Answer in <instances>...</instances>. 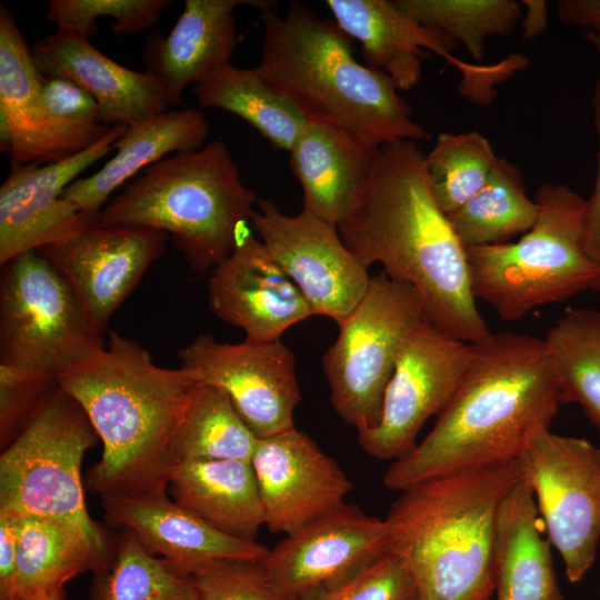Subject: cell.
<instances>
[{"label": "cell", "instance_id": "1", "mask_svg": "<svg viewBox=\"0 0 600 600\" xmlns=\"http://www.w3.org/2000/svg\"><path fill=\"white\" fill-rule=\"evenodd\" d=\"M337 228L363 267L379 262L391 279L414 288L432 324L467 343L491 334L471 290L466 248L430 193L424 154L414 141L378 148Z\"/></svg>", "mask_w": 600, "mask_h": 600}, {"label": "cell", "instance_id": "2", "mask_svg": "<svg viewBox=\"0 0 600 600\" xmlns=\"http://www.w3.org/2000/svg\"><path fill=\"white\" fill-rule=\"evenodd\" d=\"M562 402L543 340L511 331L471 343L467 371L427 437L391 462L384 487L418 482L520 459L550 429Z\"/></svg>", "mask_w": 600, "mask_h": 600}, {"label": "cell", "instance_id": "3", "mask_svg": "<svg viewBox=\"0 0 600 600\" xmlns=\"http://www.w3.org/2000/svg\"><path fill=\"white\" fill-rule=\"evenodd\" d=\"M83 409L103 450L88 474L101 497L166 496L177 467L173 440L201 382L183 368L154 364L114 331L108 342L57 376Z\"/></svg>", "mask_w": 600, "mask_h": 600}, {"label": "cell", "instance_id": "4", "mask_svg": "<svg viewBox=\"0 0 600 600\" xmlns=\"http://www.w3.org/2000/svg\"><path fill=\"white\" fill-rule=\"evenodd\" d=\"M523 478L520 459L432 478L400 491L383 518L386 551L418 600H489L499 507Z\"/></svg>", "mask_w": 600, "mask_h": 600}, {"label": "cell", "instance_id": "5", "mask_svg": "<svg viewBox=\"0 0 600 600\" xmlns=\"http://www.w3.org/2000/svg\"><path fill=\"white\" fill-rule=\"evenodd\" d=\"M261 12L263 42L257 67L308 119L339 127L380 147L429 139L411 107L382 72L361 64L334 20L291 2L283 16Z\"/></svg>", "mask_w": 600, "mask_h": 600}, {"label": "cell", "instance_id": "6", "mask_svg": "<svg viewBox=\"0 0 600 600\" xmlns=\"http://www.w3.org/2000/svg\"><path fill=\"white\" fill-rule=\"evenodd\" d=\"M258 199L218 137L144 169L102 208L96 222L168 232L189 266L204 273L232 253Z\"/></svg>", "mask_w": 600, "mask_h": 600}, {"label": "cell", "instance_id": "7", "mask_svg": "<svg viewBox=\"0 0 600 600\" xmlns=\"http://www.w3.org/2000/svg\"><path fill=\"white\" fill-rule=\"evenodd\" d=\"M533 227L514 242L466 248L470 286L506 321L581 292H600V263L583 243L586 199L566 184L536 192Z\"/></svg>", "mask_w": 600, "mask_h": 600}, {"label": "cell", "instance_id": "8", "mask_svg": "<svg viewBox=\"0 0 600 600\" xmlns=\"http://www.w3.org/2000/svg\"><path fill=\"white\" fill-rule=\"evenodd\" d=\"M99 437L80 404L57 383L0 457V510L70 521L101 547L86 507L81 463Z\"/></svg>", "mask_w": 600, "mask_h": 600}, {"label": "cell", "instance_id": "9", "mask_svg": "<svg viewBox=\"0 0 600 600\" xmlns=\"http://www.w3.org/2000/svg\"><path fill=\"white\" fill-rule=\"evenodd\" d=\"M426 320L414 288L382 270L371 277L363 299L338 324L339 336L326 351L322 369L333 409L357 432L379 423L401 349Z\"/></svg>", "mask_w": 600, "mask_h": 600}, {"label": "cell", "instance_id": "10", "mask_svg": "<svg viewBox=\"0 0 600 600\" xmlns=\"http://www.w3.org/2000/svg\"><path fill=\"white\" fill-rule=\"evenodd\" d=\"M2 267L0 363L58 376L104 347L68 281L37 250Z\"/></svg>", "mask_w": 600, "mask_h": 600}, {"label": "cell", "instance_id": "11", "mask_svg": "<svg viewBox=\"0 0 600 600\" xmlns=\"http://www.w3.org/2000/svg\"><path fill=\"white\" fill-rule=\"evenodd\" d=\"M520 461L547 537L562 558L568 580L579 582L600 544V447L544 429Z\"/></svg>", "mask_w": 600, "mask_h": 600}, {"label": "cell", "instance_id": "12", "mask_svg": "<svg viewBox=\"0 0 600 600\" xmlns=\"http://www.w3.org/2000/svg\"><path fill=\"white\" fill-rule=\"evenodd\" d=\"M471 358V343L429 320L406 340L384 392L379 423L358 432L363 451L379 460L409 453L426 421L439 414L456 393Z\"/></svg>", "mask_w": 600, "mask_h": 600}, {"label": "cell", "instance_id": "13", "mask_svg": "<svg viewBox=\"0 0 600 600\" xmlns=\"http://www.w3.org/2000/svg\"><path fill=\"white\" fill-rule=\"evenodd\" d=\"M250 222L313 314L340 324L363 299L371 277L346 247L336 226L304 207L288 216L270 199H258Z\"/></svg>", "mask_w": 600, "mask_h": 600}, {"label": "cell", "instance_id": "14", "mask_svg": "<svg viewBox=\"0 0 600 600\" xmlns=\"http://www.w3.org/2000/svg\"><path fill=\"white\" fill-rule=\"evenodd\" d=\"M178 358L201 383L223 390L259 439L294 428L301 394L294 356L280 340L222 343L199 334Z\"/></svg>", "mask_w": 600, "mask_h": 600}, {"label": "cell", "instance_id": "15", "mask_svg": "<svg viewBox=\"0 0 600 600\" xmlns=\"http://www.w3.org/2000/svg\"><path fill=\"white\" fill-rule=\"evenodd\" d=\"M386 540L383 519L344 503L284 536L261 562L286 600H312L386 554Z\"/></svg>", "mask_w": 600, "mask_h": 600}, {"label": "cell", "instance_id": "16", "mask_svg": "<svg viewBox=\"0 0 600 600\" xmlns=\"http://www.w3.org/2000/svg\"><path fill=\"white\" fill-rule=\"evenodd\" d=\"M163 231L93 222L73 237L37 249L68 281L100 338L116 310L166 249Z\"/></svg>", "mask_w": 600, "mask_h": 600}, {"label": "cell", "instance_id": "17", "mask_svg": "<svg viewBox=\"0 0 600 600\" xmlns=\"http://www.w3.org/2000/svg\"><path fill=\"white\" fill-rule=\"evenodd\" d=\"M127 126H111L89 148L47 164H12L0 187V263L60 242L91 226L96 219L61 198L63 190L91 164L114 150Z\"/></svg>", "mask_w": 600, "mask_h": 600}, {"label": "cell", "instance_id": "18", "mask_svg": "<svg viewBox=\"0 0 600 600\" xmlns=\"http://www.w3.org/2000/svg\"><path fill=\"white\" fill-rule=\"evenodd\" d=\"M251 464L272 533H293L333 512L353 489L337 461L296 427L259 439Z\"/></svg>", "mask_w": 600, "mask_h": 600}, {"label": "cell", "instance_id": "19", "mask_svg": "<svg viewBox=\"0 0 600 600\" xmlns=\"http://www.w3.org/2000/svg\"><path fill=\"white\" fill-rule=\"evenodd\" d=\"M211 311L251 341H277L313 314L298 287L260 240L241 232L232 253L211 270Z\"/></svg>", "mask_w": 600, "mask_h": 600}, {"label": "cell", "instance_id": "20", "mask_svg": "<svg viewBox=\"0 0 600 600\" xmlns=\"http://www.w3.org/2000/svg\"><path fill=\"white\" fill-rule=\"evenodd\" d=\"M340 29L357 40L369 68L384 73L399 91L416 87L422 74V63L433 51L454 64L473 82V88H488L498 74L497 66H472L457 59L452 51L459 46L446 34L429 29L389 0H327Z\"/></svg>", "mask_w": 600, "mask_h": 600}, {"label": "cell", "instance_id": "21", "mask_svg": "<svg viewBox=\"0 0 600 600\" xmlns=\"http://www.w3.org/2000/svg\"><path fill=\"white\" fill-rule=\"evenodd\" d=\"M43 77L74 81L98 103L107 126H131L168 111L164 84L156 76L126 68L80 34L56 29L30 48Z\"/></svg>", "mask_w": 600, "mask_h": 600}, {"label": "cell", "instance_id": "22", "mask_svg": "<svg viewBox=\"0 0 600 600\" xmlns=\"http://www.w3.org/2000/svg\"><path fill=\"white\" fill-rule=\"evenodd\" d=\"M42 80L16 16L1 4L0 147L12 164L50 163L80 152L47 114Z\"/></svg>", "mask_w": 600, "mask_h": 600}, {"label": "cell", "instance_id": "23", "mask_svg": "<svg viewBox=\"0 0 600 600\" xmlns=\"http://www.w3.org/2000/svg\"><path fill=\"white\" fill-rule=\"evenodd\" d=\"M110 523L133 533L152 554L189 576L221 559H262L268 550L257 541L230 537L214 529L167 494L152 498L102 497Z\"/></svg>", "mask_w": 600, "mask_h": 600}, {"label": "cell", "instance_id": "24", "mask_svg": "<svg viewBox=\"0 0 600 600\" xmlns=\"http://www.w3.org/2000/svg\"><path fill=\"white\" fill-rule=\"evenodd\" d=\"M266 0H187L170 32L149 36L143 49L146 71L164 84L169 106H182L186 88L197 84L217 68L230 63L237 42L234 9Z\"/></svg>", "mask_w": 600, "mask_h": 600}, {"label": "cell", "instance_id": "25", "mask_svg": "<svg viewBox=\"0 0 600 600\" xmlns=\"http://www.w3.org/2000/svg\"><path fill=\"white\" fill-rule=\"evenodd\" d=\"M378 148L339 127L308 121L290 150L303 207L337 227L362 190Z\"/></svg>", "mask_w": 600, "mask_h": 600}, {"label": "cell", "instance_id": "26", "mask_svg": "<svg viewBox=\"0 0 600 600\" xmlns=\"http://www.w3.org/2000/svg\"><path fill=\"white\" fill-rule=\"evenodd\" d=\"M208 133L206 116L193 108L166 111L128 126L113 146V157L93 174L69 184L61 198L96 219L120 186L169 156L201 149Z\"/></svg>", "mask_w": 600, "mask_h": 600}, {"label": "cell", "instance_id": "27", "mask_svg": "<svg viewBox=\"0 0 600 600\" xmlns=\"http://www.w3.org/2000/svg\"><path fill=\"white\" fill-rule=\"evenodd\" d=\"M542 528L532 489L523 477L498 510L493 546L497 600H564Z\"/></svg>", "mask_w": 600, "mask_h": 600}, {"label": "cell", "instance_id": "28", "mask_svg": "<svg viewBox=\"0 0 600 600\" xmlns=\"http://www.w3.org/2000/svg\"><path fill=\"white\" fill-rule=\"evenodd\" d=\"M173 501L230 537L256 541L264 514L250 461L177 464L169 483Z\"/></svg>", "mask_w": 600, "mask_h": 600}, {"label": "cell", "instance_id": "29", "mask_svg": "<svg viewBox=\"0 0 600 600\" xmlns=\"http://www.w3.org/2000/svg\"><path fill=\"white\" fill-rule=\"evenodd\" d=\"M101 547L70 521L26 516L20 519L13 600H47L64 591L79 573L107 562Z\"/></svg>", "mask_w": 600, "mask_h": 600}, {"label": "cell", "instance_id": "30", "mask_svg": "<svg viewBox=\"0 0 600 600\" xmlns=\"http://www.w3.org/2000/svg\"><path fill=\"white\" fill-rule=\"evenodd\" d=\"M199 104L231 112L254 127L274 148L289 151L308 119L257 68L231 62L199 81L193 89Z\"/></svg>", "mask_w": 600, "mask_h": 600}, {"label": "cell", "instance_id": "31", "mask_svg": "<svg viewBox=\"0 0 600 600\" xmlns=\"http://www.w3.org/2000/svg\"><path fill=\"white\" fill-rule=\"evenodd\" d=\"M538 213L520 167L498 157L486 184L447 217L463 247L471 248L510 242L533 227Z\"/></svg>", "mask_w": 600, "mask_h": 600}, {"label": "cell", "instance_id": "32", "mask_svg": "<svg viewBox=\"0 0 600 600\" xmlns=\"http://www.w3.org/2000/svg\"><path fill=\"white\" fill-rule=\"evenodd\" d=\"M543 341L562 402L578 403L600 432V310L568 311Z\"/></svg>", "mask_w": 600, "mask_h": 600}, {"label": "cell", "instance_id": "33", "mask_svg": "<svg viewBox=\"0 0 600 600\" xmlns=\"http://www.w3.org/2000/svg\"><path fill=\"white\" fill-rule=\"evenodd\" d=\"M259 438L227 393L201 384L173 440L177 464L191 461H250Z\"/></svg>", "mask_w": 600, "mask_h": 600}, {"label": "cell", "instance_id": "34", "mask_svg": "<svg viewBox=\"0 0 600 600\" xmlns=\"http://www.w3.org/2000/svg\"><path fill=\"white\" fill-rule=\"evenodd\" d=\"M94 573L92 600H196L190 577L150 553L127 530L111 560Z\"/></svg>", "mask_w": 600, "mask_h": 600}, {"label": "cell", "instance_id": "35", "mask_svg": "<svg viewBox=\"0 0 600 600\" xmlns=\"http://www.w3.org/2000/svg\"><path fill=\"white\" fill-rule=\"evenodd\" d=\"M418 23L437 30L476 60H481L488 38L509 34L522 18L514 0H394Z\"/></svg>", "mask_w": 600, "mask_h": 600}, {"label": "cell", "instance_id": "36", "mask_svg": "<svg viewBox=\"0 0 600 600\" xmlns=\"http://www.w3.org/2000/svg\"><path fill=\"white\" fill-rule=\"evenodd\" d=\"M497 158L478 131L440 133L424 154L428 187L439 209L449 216L479 192Z\"/></svg>", "mask_w": 600, "mask_h": 600}, {"label": "cell", "instance_id": "37", "mask_svg": "<svg viewBox=\"0 0 600 600\" xmlns=\"http://www.w3.org/2000/svg\"><path fill=\"white\" fill-rule=\"evenodd\" d=\"M170 0H49L46 19L56 29L89 38L97 31L96 20L113 18L116 36L133 34L153 26Z\"/></svg>", "mask_w": 600, "mask_h": 600}, {"label": "cell", "instance_id": "38", "mask_svg": "<svg viewBox=\"0 0 600 600\" xmlns=\"http://www.w3.org/2000/svg\"><path fill=\"white\" fill-rule=\"evenodd\" d=\"M196 600H286L270 582L261 559H221L189 574Z\"/></svg>", "mask_w": 600, "mask_h": 600}, {"label": "cell", "instance_id": "39", "mask_svg": "<svg viewBox=\"0 0 600 600\" xmlns=\"http://www.w3.org/2000/svg\"><path fill=\"white\" fill-rule=\"evenodd\" d=\"M57 387L47 371L0 363V437L8 446Z\"/></svg>", "mask_w": 600, "mask_h": 600}, {"label": "cell", "instance_id": "40", "mask_svg": "<svg viewBox=\"0 0 600 600\" xmlns=\"http://www.w3.org/2000/svg\"><path fill=\"white\" fill-rule=\"evenodd\" d=\"M417 588L404 564L386 553L357 574L312 600H416Z\"/></svg>", "mask_w": 600, "mask_h": 600}, {"label": "cell", "instance_id": "41", "mask_svg": "<svg viewBox=\"0 0 600 600\" xmlns=\"http://www.w3.org/2000/svg\"><path fill=\"white\" fill-rule=\"evenodd\" d=\"M591 104L599 141L598 170L593 191L584 204L583 243L587 252L600 263V73L596 81Z\"/></svg>", "mask_w": 600, "mask_h": 600}, {"label": "cell", "instance_id": "42", "mask_svg": "<svg viewBox=\"0 0 600 600\" xmlns=\"http://www.w3.org/2000/svg\"><path fill=\"white\" fill-rule=\"evenodd\" d=\"M20 519L0 510V600H13Z\"/></svg>", "mask_w": 600, "mask_h": 600}, {"label": "cell", "instance_id": "43", "mask_svg": "<svg viewBox=\"0 0 600 600\" xmlns=\"http://www.w3.org/2000/svg\"><path fill=\"white\" fill-rule=\"evenodd\" d=\"M556 13L562 23L600 36V0H560Z\"/></svg>", "mask_w": 600, "mask_h": 600}, {"label": "cell", "instance_id": "44", "mask_svg": "<svg viewBox=\"0 0 600 600\" xmlns=\"http://www.w3.org/2000/svg\"><path fill=\"white\" fill-rule=\"evenodd\" d=\"M584 38L600 53V36L591 31H586Z\"/></svg>", "mask_w": 600, "mask_h": 600}, {"label": "cell", "instance_id": "45", "mask_svg": "<svg viewBox=\"0 0 600 600\" xmlns=\"http://www.w3.org/2000/svg\"><path fill=\"white\" fill-rule=\"evenodd\" d=\"M47 600H66V592L62 591L61 593L57 594L56 597L47 599Z\"/></svg>", "mask_w": 600, "mask_h": 600}, {"label": "cell", "instance_id": "46", "mask_svg": "<svg viewBox=\"0 0 600 600\" xmlns=\"http://www.w3.org/2000/svg\"><path fill=\"white\" fill-rule=\"evenodd\" d=\"M416 600H418V599H416Z\"/></svg>", "mask_w": 600, "mask_h": 600}]
</instances>
